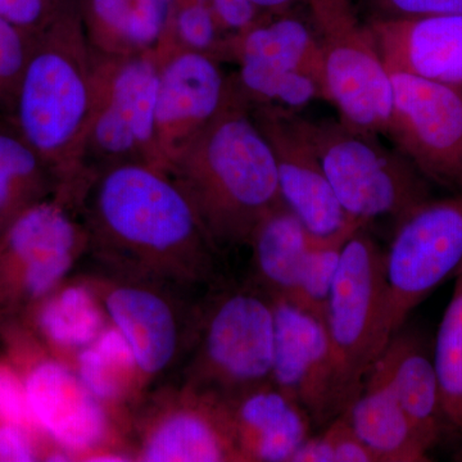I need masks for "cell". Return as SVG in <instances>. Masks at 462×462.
Instances as JSON below:
<instances>
[{
    "mask_svg": "<svg viewBox=\"0 0 462 462\" xmlns=\"http://www.w3.org/2000/svg\"><path fill=\"white\" fill-rule=\"evenodd\" d=\"M287 12L264 14L245 32L225 36L216 60L307 72L319 79L324 91L318 36L311 25Z\"/></svg>",
    "mask_w": 462,
    "mask_h": 462,
    "instance_id": "21",
    "label": "cell"
},
{
    "mask_svg": "<svg viewBox=\"0 0 462 462\" xmlns=\"http://www.w3.org/2000/svg\"><path fill=\"white\" fill-rule=\"evenodd\" d=\"M374 18L462 16V0H367Z\"/></svg>",
    "mask_w": 462,
    "mask_h": 462,
    "instance_id": "36",
    "label": "cell"
},
{
    "mask_svg": "<svg viewBox=\"0 0 462 462\" xmlns=\"http://www.w3.org/2000/svg\"><path fill=\"white\" fill-rule=\"evenodd\" d=\"M62 190L57 173L14 121L0 117V233L27 209Z\"/></svg>",
    "mask_w": 462,
    "mask_h": 462,
    "instance_id": "25",
    "label": "cell"
},
{
    "mask_svg": "<svg viewBox=\"0 0 462 462\" xmlns=\"http://www.w3.org/2000/svg\"><path fill=\"white\" fill-rule=\"evenodd\" d=\"M364 226V223H354L333 236H312L296 291L291 300L324 320L343 248L348 239Z\"/></svg>",
    "mask_w": 462,
    "mask_h": 462,
    "instance_id": "29",
    "label": "cell"
},
{
    "mask_svg": "<svg viewBox=\"0 0 462 462\" xmlns=\"http://www.w3.org/2000/svg\"><path fill=\"white\" fill-rule=\"evenodd\" d=\"M324 69V98L340 121L360 132L384 134L392 106L391 78L369 23L354 0H305Z\"/></svg>",
    "mask_w": 462,
    "mask_h": 462,
    "instance_id": "10",
    "label": "cell"
},
{
    "mask_svg": "<svg viewBox=\"0 0 462 462\" xmlns=\"http://www.w3.org/2000/svg\"><path fill=\"white\" fill-rule=\"evenodd\" d=\"M298 123L349 217L364 224L384 216L400 220L428 199L419 170L401 152L383 147L373 134L342 121L298 116Z\"/></svg>",
    "mask_w": 462,
    "mask_h": 462,
    "instance_id": "7",
    "label": "cell"
},
{
    "mask_svg": "<svg viewBox=\"0 0 462 462\" xmlns=\"http://www.w3.org/2000/svg\"><path fill=\"white\" fill-rule=\"evenodd\" d=\"M251 115L275 160L279 188L285 205L314 236H329L348 225L320 157L298 123L296 111L273 105H251ZM366 225V224H365Z\"/></svg>",
    "mask_w": 462,
    "mask_h": 462,
    "instance_id": "16",
    "label": "cell"
},
{
    "mask_svg": "<svg viewBox=\"0 0 462 462\" xmlns=\"http://www.w3.org/2000/svg\"><path fill=\"white\" fill-rule=\"evenodd\" d=\"M48 446L44 438L26 428L0 424V462L45 460Z\"/></svg>",
    "mask_w": 462,
    "mask_h": 462,
    "instance_id": "37",
    "label": "cell"
},
{
    "mask_svg": "<svg viewBox=\"0 0 462 462\" xmlns=\"http://www.w3.org/2000/svg\"><path fill=\"white\" fill-rule=\"evenodd\" d=\"M0 424L18 425L44 438L33 420L23 376L3 351L0 352Z\"/></svg>",
    "mask_w": 462,
    "mask_h": 462,
    "instance_id": "34",
    "label": "cell"
},
{
    "mask_svg": "<svg viewBox=\"0 0 462 462\" xmlns=\"http://www.w3.org/2000/svg\"><path fill=\"white\" fill-rule=\"evenodd\" d=\"M18 322L51 356L67 364L111 325L88 276L67 279Z\"/></svg>",
    "mask_w": 462,
    "mask_h": 462,
    "instance_id": "20",
    "label": "cell"
},
{
    "mask_svg": "<svg viewBox=\"0 0 462 462\" xmlns=\"http://www.w3.org/2000/svg\"><path fill=\"white\" fill-rule=\"evenodd\" d=\"M0 115L5 116V114H3L2 108H0Z\"/></svg>",
    "mask_w": 462,
    "mask_h": 462,
    "instance_id": "41",
    "label": "cell"
},
{
    "mask_svg": "<svg viewBox=\"0 0 462 462\" xmlns=\"http://www.w3.org/2000/svg\"><path fill=\"white\" fill-rule=\"evenodd\" d=\"M440 406L446 424L462 431V263L451 300L440 321L434 351Z\"/></svg>",
    "mask_w": 462,
    "mask_h": 462,
    "instance_id": "28",
    "label": "cell"
},
{
    "mask_svg": "<svg viewBox=\"0 0 462 462\" xmlns=\"http://www.w3.org/2000/svg\"><path fill=\"white\" fill-rule=\"evenodd\" d=\"M98 60L78 2L65 0L50 25L33 36L9 116L57 173L63 190L83 187L80 152L96 108Z\"/></svg>",
    "mask_w": 462,
    "mask_h": 462,
    "instance_id": "3",
    "label": "cell"
},
{
    "mask_svg": "<svg viewBox=\"0 0 462 462\" xmlns=\"http://www.w3.org/2000/svg\"><path fill=\"white\" fill-rule=\"evenodd\" d=\"M330 346V421L346 411L391 340L385 252L355 233L343 248L325 312Z\"/></svg>",
    "mask_w": 462,
    "mask_h": 462,
    "instance_id": "5",
    "label": "cell"
},
{
    "mask_svg": "<svg viewBox=\"0 0 462 462\" xmlns=\"http://www.w3.org/2000/svg\"><path fill=\"white\" fill-rule=\"evenodd\" d=\"M273 297L254 282H216L199 300L182 384L227 401L272 382Z\"/></svg>",
    "mask_w": 462,
    "mask_h": 462,
    "instance_id": "4",
    "label": "cell"
},
{
    "mask_svg": "<svg viewBox=\"0 0 462 462\" xmlns=\"http://www.w3.org/2000/svg\"><path fill=\"white\" fill-rule=\"evenodd\" d=\"M233 79L251 105H273L297 111L316 98H324L319 79L296 69L243 65Z\"/></svg>",
    "mask_w": 462,
    "mask_h": 462,
    "instance_id": "30",
    "label": "cell"
},
{
    "mask_svg": "<svg viewBox=\"0 0 462 462\" xmlns=\"http://www.w3.org/2000/svg\"><path fill=\"white\" fill-rule=\"evenodd\" d=\"M462 263V193L427 199L398 220L385 252L388 331L401 330L412 310Z\"/></svg>",
    "mask_w": 462,
    "mask_h": 462,
    "instance_id": "12",
    "label": "cell"
},
{
    "mask_svg": "<svg viewBox=\"0 0 462 462\" xmlns=\"http://www.w3.org/2000/svg\"><path fill=\"white\" fill-rule=\"evenodd\" d=\"M263 14H276L289 11L297 0H252Z\"/></svg>",
    "mask_w": 462,
    "mask_h": 462,
    "instance_id": "39",
    "label": "cell"
},
{
    "mask_svg": "<svg viewBox=\"0 0 462 462\" xmlns=\"http://www.w3.org/2000/svg\"><path fill=\"white\" fill-rule=\"evenodd\" d=\"M343 415L378 462L430 461L384 373L374 364Z\"/></svg>",
    "mask_w": 462,
    "mask_h": 462,
    "instance_id": "23",
    "label": "cell"
},
{
    "mask_svg": "<svg viewBox=\"0 0 462 462\" xmlns=\"http://www.w3.org/2000/svg\"><path fill=\"white\" fill-rule=\"evenodd\" d=\"M72 366L85 387L108 409L133 403L143 394L144 383L132 348L112 324L76 355Z\"/></svg>",
    "mask_w": 462,
    "mask_h": 462,
    "instance_id": "26",
    "label": "cell"
},
{
    "mask_svg": "<svg viewBox=\"0 0 462 462\" xmlns=\"http://www.w3.org/2000/svg\"><path fill=\"white\" fill-rule=\"evenodd\" d=\"M291 462H378L372 449L346 420L343 413L328 424L320 436L309 437Z\"/></svg>",
    "mask_w": 462,
    "mask_h": 462,
    "instance_id": "32",
    "label": "cell"
},
{
    "mask_svg": "<svg viewBox=\"0 0 462 462\" xmlns=\"http://www.w3.org/2000/svg\"><path fill=\"white\" fill-rule=\"evenodd\" d=\"M33 36L0 16V108L7 117L25 71Z\"/></svg>",
    "mask_w": 462,
    "mask_h": 462,
    "instance_id": "33",
    "label": "cell"
},
{
    "mask_svg": "<svg viewBox=\"0 0 462 462\" xmlns=\"http://www.w3.org/2000/svg\"><path fill=\"white\" fill-rule=\"evenodd\" d=\"M135 430L134 461H240L226 402L188 385L152 398Z\"/></svg>",
    "mask_w": 462,
    "mask_h": 462,
    "instance_id": "14",
    "label": "cell"
},
{
    "mask_svg": "<svg viewBox=\"0 0 462 462\" xmlns=\"http://www.w3.org/2000/svg\"><path fill=\"white\" fill-rule=\"evenodd\" d=\"M226 406L240 461L291 462L310 437L309 413L272 382Z\"/></svg>",
    "mask_w": 462,
    "mask_h": 462,
    "instance_id": "19",
    "label": "cell"
},
{
    "mask_svg": "<svg viewBox=\"0 0 462 462\" xmlns=\"http://www.w3.org/2000/svg\"><path fill=\"white\" fill-rule=\"evenodd\" d=\"M208 5L221 32L227 35L245 32L264 16L252 0H208Z\"/></svg>",
    "mask_w": 462,
    "mask_h": 462,
    "instance_id": "38",
    "label": "cell"
},
{
    "mask_svg": "<svg viewBox=\"0 0 462 462\" xmlns=\"http://www.w3.org/2000/svg\"><path fill=\"white\" fill-rule=\"evenodd\" d=\"M65 0H0V16L30 35L50 25Z\"/></svg>",
    "mask_w": 462,
    "mask_h": 462,
    "instance_id": "35",
    "label": "cell"
},
{
    "mask_svg": "<svg viewBox=\"0 0 462 462\" xmlns=\"http://www.w3.org/2000/svg\"><path fill=\"white\" fill-rule=\"evenodd\" d=\"M156 103V139L161 166L167 167L223 109L231 79L218 60L200 51L163 42Z\"/></svg>",
    "mask_w": 462,
    "mask_h": 462,
    "instance_id": "15",
    "label": "cell"
},
{
    "mask_svg": "<svg viewBox=\"0 0 462 462\" xmlns=\"http://www.w3.org/2000/svg\"><path fill=\"white\" fill-rule=\"evenodd\" d=\"M166 173L218 254L248 245L257 225L284 205L272 148L233 78L223 109Z\"/></svg>",
    "mask_w": 462,
    "mask_h": 462,
    "instance_id": "2",
    "label": "cell"
},
{
    "mask_svg": "<svg viewBox=\"0 0 462 462\" xmlns=\"http://www.w3.org/2000/svg\"><path fill=\"white\" fill-rule=\"evenodd\" d=\"M225 35L208 2H176L169 32L163 42L216 58Z\"/></svg>",
    "mask_w": 462,
    "mask_h": 462,
    "instance_id": "31",
    "label": "cell"
},
{
    "mask_svg": "<svg viewBox=\"0 0 462 462\" xmlns=\"http://www.w3.org/2000/svg\"><path fill=\"white\" fill-rule=\"evenodd\" d=\"M385 135L421 175L462 190V88L389 72Z\"/></svg>",
    "mask_w": 462,
    "mask_h": 462,
    "instance_id": "13",
    "label": "cell"
},
{
    "mask_svg": "<svg viewBox=\"0 0 462 462\" xmlns=\"http://www.w3.org/2000/svg\"><path fill=\"white\" fill-rule=\"evenodd\" d=\"M272 383L306 410L312 422L329 424L330 346L321 318L284 297H273Z\"/></svg>",
    "mask_w": 462,
    "mask_h": 462,
    "instance_id": "17",
    "label": "cell"
},
{
    "mask_svg": "<svg viewBox=\"0 0 462 462\" xmlns=\"http://www.w3.org/2000/svg\"><path fill=\"white\" fill-rule=\"evenodd\" d=\"M78 200L66 193L32 206L0 233V327L23 320L87 254Z\"/></svg>",
    "mask_w": 462,
    "mask_h": 462,
    "instance_id": "6",
    "label": "cell"
},
{
    "mask_svg": "<svg viewBox=\"0 0 462 462\" xmlns=\"http://www.w3.org/2000/svg\"><path fill=\"white\" fill-rule=\"evenodd\" d=\"M94 273L88 278L109 321L129 343L144 387L189 355L199 302H188L189 294L156 282Z\"/></svg>",
    "mask_w": 462,
    "mask_h": 462,
    "instance_id": "11",
    "label": "cell"
},
{
    "mask_svg": "<svg viewBox=\"0 0 462 462\" xmlns=\"http://www.w3.org/2000/svg\"><path fill=\"white\" fill-rule=\"evenodd\" d=\"M78 8L88 41L103 56L157 51L143 23L138 0H79Z\"/></svg>",
    "mask_w": 462,
    "mask_h": 462,
    "instance_id": "27",
    "label": "cell"
},
{
    "mask_svg": "<svg viewBox=\"0 0 462 462\" xmlns=\"http://www.w3.org/2000/svg\"><path fill=\"white\" fill-rule=\"evenodd\" d=\"M0 117H7V116L0 115Z\"/></svg>",
    "mask_w": 462,
    "mask_h": 462,
    "instance_id": "42",
    "label": "cell"
},
{
    "mask_svg": "<svg viewBox=\"0 0 462 462\" xmlns=\"http://www.w3.org/2000/svg\"><path fill=\"white\" fill-rule=\"evenodd\" d=\"M96 272L193 293L218 278V254L180 188L142 163L91 176L79 199Z\"/></svg>",
    "mask_w": 462,
    "mask_h": 462,
    "instance_id": "1",
    "label": "cell"
},
{
    "mask_svg": "<svg viewBox=\"0 0 462 462\" xmlns=\"http://www.w3.org/2000/svg\"><path fill=\"white\" fill-rule=\"evenodd\" d=\"M0 346L25 384L33 420L51 448L84 457L111 442L108 407L85 387L74 366L51 356L21 322L0 327Z\"/></svg>",
    "mask_w": 462,
    "mask_h": 462,
    "instance_id": "9",
    "label": "cell"
},
{
    "mask_svg": "<svg viewBox=\"0 0 462 462\" xmlns=\"http://www.w3.org/2000/svg\"><path fill=\"white\" fill-rule=\"evenodd\" d=\"M312 234L287 205L270 212L248 242L254 281L272 297L291 300Z\"/></svg>",
    "mask_w": 462,
    "mask_h": 462,
    "instance_id": "24",
    "label": "cell"
},
{
    "mask_svg": "<svg viewBox=\"0 0 462 462\" xmlns=\"http://www.w3.org/2000/svg\"><path fill=\"white\" fill-rule=\"evenodd\" d=\"M176 2H181V0H176ZM202 2H208V0H202Z\"/></svg>",
    "mask_w": 462,
    "mask_h": 462,
    "instance_id": "40",
    "label": "cell"
},
{
    "mask_svg": "<svg viewBox=\"0 0 462 462\" xmlns=\"http://www.w3.org/2000/svg\"><path fill=\"white\" fill-rule=\"evenodd\" d=\"M387 72L462 88V16L373 18Z\"/></svg>",
    "mask_w": 462,
    "mask_h": 462,
    "instance_id": "18",
    "label": "cell"
},
{
    "mask_svg": "<svg viewBox=\"0 0 462 462\" xmlns=\"http://www.w3.org/2000/svg\"><path fill=\"white\" fill-rule=\"evenodd\" d=\"M374 364L384 373L413 430L430 451L439 440L446 422L434 361L420 340L400 330Z\"/></svg>",
    "mask_w": 462,
    "mask_h": 462,
    "instance_id": "22",
    "label": "cell"
},
{
    "mask_svg": "<svg viewBox=\"0 0 462 462\" xmlns=\"http://www.w3.org/2000/svg\"><path fill=\"white\" fill-rule=\"evenodd\" d=\"M98 54L96 108L80 152L81 181L127 163L162 170L156 139L160 51Z\"/></svg>",
    "mask_w": 462,
    "mask_h": 462,
    "instance_id": "8",
    "label": "cell"
}]
</instances>
